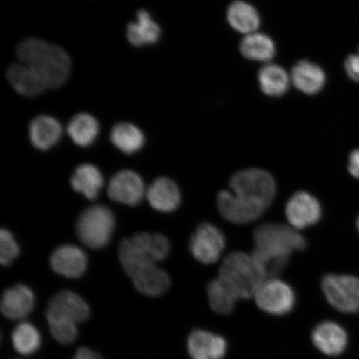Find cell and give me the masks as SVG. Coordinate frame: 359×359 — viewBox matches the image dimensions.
Masks as SVG:
<instances>
[{"mask_svg": "<svg viewBox=\"0 0 359 359\" xmlns=\"http://www.w3.org/2000/svg\"><path fill=\"white\" fill-rule=\"evenodd\" d=\"M217 206L219 213L228 222L244 224L255 221L264 214V206L242 198L227 191L219 192Z\"/></svg>", "mask_w": 359, "mask_h": 359, "instance_id": "11", "label": "cell"}, {"mask_svg": "<svg viewBox=\"0 0 359 359\" xmlns=\"http://www.w3.org/2000/svg\"><path fill=\"white\" fill-rule=\"evenodd\" d=\"M170 249V242L164 235L137 233L121 242L119 259L125 272L131 277L139 269L167 258Z\"/></svg>", "mask_w": 359, "mask_h": 359, "instance_id": "2", "label": "cell"}, {"mask_svg": "<svg viewBox=\"0 0 359 359\" xmlns=\"http://www.w3.org/2000/svg\"><path fill=\"white\" fill-rule=\"evenodd\" d=\"M115 228V217L104 205H93L84 210L76 224L79 240L92 249H101L109 244Z\"/></svg>", "mask_w": 359, "mask_h": 359, "instance_id": "4", "label": "cell"}, {"mask_svg": "<svg viewBox=\"0 0 359 359\" xmlns=\"http://www.w3.org/2000/svg\"><path fill=\"white\" fill-rule=\"evenodd\" d=\"M100 129V123L93 116L79 114L70 121L67 126V133L76 145L87 147L95 142Z\"/></svg>", "mask_w": 359, "mask_h": 359, "instance_id": "27", "label": "cell"}, {"mask_svg": "<svg viewBox=\"0 0 359 359\" xmlns=\"http://www.w3.org/2000/svg\"><path fill=\"white\" fill-rule=\"evenodd\" d=\"M11 341L18 353L30 356L41 347L42 337L37 327L29 322L22 321L12 331Z\"/></svg>", "mask_w": 359, "mask_h": 359, "instance_id": "28", "label": "cell"}, {"mask_svg": "<svg viewBox=\"0 0 359 359\" xmlns=\"http://www.w3.org/2000/svg\"><path fill=\"white\" fill-rule=\"evenodd\" d=\"M357 228H358V232H359V217H358V221H357Z\"/></svg>", "mask_w": 359, "mask_h": 359, "instance_id": "38", "label": "cell"}, {"mask_svg": "<svg viewBox=\"0 0 359 359\" xmlns=\"http://www.w3.org/2000/svg\"><path fill=\"white\" fill-rule=\"evenodd\" d=\"M227 349L226 339L208 331L195 330L188 337L187 351L192 359H223Z\"/></svg>", "mask_w": 359, "mask_h": 359, "instance_id": "15", "label": "cell"}, {"mask_svg": "<svg viewBox=\"0 0 359 359\" xmlns=\"http://www.w3.org/2000/svg\"><path fill=\"white\" fill-rule=\"evenodd\" d=\"M241 52L248 60L267 62L275 56L276 45L269 36L253 33L242 40Z\"/></svg>", "mask_w": 359, "mask_h": 359, "instance_id": "29", "label": "cell"}, {"mask_svg": "<svg viewBox=\"0 0 359 359\" xmlns=\"http://www.w3.org/2000/svg\"><path fill=\"white\" fill-rule=\"evenodd\" d=\"M147 198L155 210L170 213L176 210L181 204V191L172 180L160 177L148 187Z\"/></svg>", "mask_w": 359, "mask_h": 359, "instance_id": "18", "label": "cell"}, {"mask_svg": "<svg viewBox=\"0 0 359 359\" xmlns=\"http://www.w3.org/2000/svg\"><path fill=\"white\" fill-rule=\"evenodd\" d=\"M230 186L237 196L267 208L275 198L276 185L271 175L266 170L250 168L232 177Z\"/></svg>", "mask_w": 359, "mask_h": 359, "instance_id": "6", "label": "cell"}, {"mask_svg": "<svg viewBox=\"0 0 359 359\" xmlns=\"http://www.w3.org/2000/svg\"><path fill=\"white\" fill-rule=\"evenodd\" d=\"M102 174L91 164L79 165L72 176L71 185L74 189L89 200H95L103 187Z\"/></svg>", "mask_w": 359, "mask_h": 359, "instance_id": "24", "label": "cell"}, {"mask_svg": "<svg viewBox=\"0 0 359 359\" xmlns=\"http://www.w3.org/2000/svg\"><path fill=\"white\" fill-rule=\"evenodd\" d=\"M226 245V238L217 226L212 224H201L192 235L189 248L196 260L202 264L217 262Z\"/></svg>", "mask_w": 359, "mask_h": 359, "instance_id": "9", "label": "cell"}, {"mask_svg": "<svg viewBox=\"0 0 359 359\" xmlns=\"http://www.w3.org/2000/svg\"><path fill=\"white\" fill-rule=\"evenodd\" d=\"M135 288L141 294L157 297L170 288V280L168 273L156 264L139 269L131 276Z\"/></svg>", "mask_w": 359, "mask_h": 359, "instance_id": "19", "label": "cell"}, {"mask_svg": "<svg viewBox=\"0 0 359 359\" xmlns=\"http://www.w3.org/2000/svg\"><path fill=\"white\" fill-rule=\"evenodd\" d=\"M6 76L13 88L21 96L37 97L46 88L41 79L29 66L22 62L8 67Z\"/></svg>", "mask_w": 359, "mask_h": 359, "instance_id": "21", "label": "cell"}, {"mask_svg": "<svg viewBox=\"0 0 359 359\" xmlns=\"http://www.w3.org/2000/svg\"><path fill=\"white\" fill-rule=\"evenodd\" d=\"M291 79L296 88L311 95L320 92L325 83V72L309 61L299 62L292 70Z\"/></svg>", "mask_w": 359, "mask_h": 359, "instance_id": "22", "label": "cell"}, {"mask_svg": "<svg viewBox=\"0 0 359 359\" xmlns=\"http://www.w3.org/2000/svg\"><path fill=\"white\" fill-rule=\"evenodd\" d=\"M348 170L353 177L359 179V149L353 151L350 154Z\"/></svg>", "mask_w": 359, "mask_h": 359, "instance_id": "37", "label": "cell"}, {"mask_svg": "<svg viewBox=\"0 0 359 359\" xmlns=\"http://www.w3.org/2000/svg\"><path fill=\"white\" fill-rule=\"evenodd\" d=\"M142 179L131 170L116 173L109 184V196L112 201L135 206L140 203L145 195Z\"/></svg>", "mask_w": 359, "mask_h": 359, "instance_id": "13", "label": "cell"}, {"mask_svg": "<svg viewBox=\"0 0 359 359\" xmlns=\"http://www.w3.org/2000/svg\"><path fill=\"white\" fill-rule=\"evenodd\" d=\"M327 302L340 312H359V279L352 276L327 275L321 283Z\"/></svg>", "mask_w": 359, "mask_h": 359, "instance_id": "7", "label": "cell"}, {"mask_svg": "<svg viewBox=\"0 0 359 359\" xmlns=\"http://www.w3.org/2000/svg\"><path fill=\"white\" fill-rule=\"evenodd\" d=\"M227 19L233 29L246 35L255 33L260 24L257 10L250 4L240 0L229 7Z\"/></svg>", "mask_w": 359, "mask_h": 359, "instance_id": "25", "label": "cell"}, {"mask_svg": "<svg viewBox=\"0 0 359 359\" xmlns=\"http://www.w3.org/2000/svg\"><path fill=\"white\" fill-rule=\"evenodd\" d=\"M16 53L22 64L29 66L41 79L46 88H60L69 77L70 58L57 45L29 38L19 44Z\"/></svg>", "mask_w": 359, "mask_h": 359, "instance_id": "1", "label": "cell"}, {"mask_svg": "<svg viewBox=\"0 0 359 359\" xmlns=\"http://www.w3.org/2000/svg\"><path fill=\"white\" fill-rule=\"evenodd\" d=\"M311 339L318 351L330 357L341 355L348 343L346 330L333 321L322 322L314 327Z\"/></svg>", "mask_w": 359, "mask_h": 359, "instance_id": "14", "label": "cell"}, {"mask_svg": "<svg viewBox=\"0 0 359 359\" xmlns=\"http://www.w3.org/2000/svg\"><path fill=\"white\" fill-rule=\"evenodd\" d=\"M345 69L350 78L359 82V48L356 55H350L345 61Z\"/></svg>", "mask_w": 359, "mask_h": 359, "instance_id": "35", "label": "cell"}, {"mask_svg": "<svg viewBox=\"0 0 359 359\" xmlns=\"http://www.w3.org/2000/svg\"><path fill=\"white\" fill-rule=\"evenodd\" d=\"M110 139L112 144L125 154H133L144 146L145 137L140 129L128 123H121L112 128Z\"/></svg>", "mask_w": 359, "mask_h": 359, "instance_id": "26", "label": "cell"}, {"mask_svg": "<svg viewBox=\"0 0 359 359\" xmlns=\"http://www.w3.org/2000/svg\"><path fill=\"white\" fill-rule=\"evenodd\" d=\"M257 250L263 252L289 257L294 250H303L306 240L293 229L280 224H264L254 232Z\"/></svg>", "mask_w": 359, "mask_h": 359, "instance_id": "5", "label": "cell"}, {"mask_svg": "<svg viewBox=\"0 0 359 359\" xmlns=\"http://www.w3.org/2000/svg\"><path fill=\"white\" fill-rule=\"evenodd\" d=\"M91 314L89 305L73 291L58 292L48 302L46 318H58L79 325L87 321Z\"/></svg>", "mask_w": 359, "mask_h": 359, "instance_id": "10", "label": "cell"}, {"mask_svg": "<svg viewBox=\"0 0 359 359\" xmlns=\"http://www.w3.org/2000/svg\"><path fill=\"white\" fill-rule=\"evenodd\" d=\"M34 294L29 287L15 285L4 292L1 299V312L11 320H24L33 311Z\"/></svg>", "mask_w": 359, "mask_h": 359, "instance_id": "16", "label": "cell"}, {"mask_svg": "<svg viewBox=\"0 0 359 359\" xmlns=\"http://www.w3.org/2000/svg\"><path fill=\"white\" fill-rule=\"evenodd\" d=\"M219 278L234 291L238 299L252 297L266 280L252 255L234 252L224 259Z\"/></svg>", "mask_w": 359, "mask_h": 359, "instance_id": "3", "label": "cell"}, {"mask_svg": "<svg viewBox=\"0 0 359 359\" xmlns=\"http://www.w3.org/2000/svg\"><path fill=\"white\" fill-rule=\"evenodd\" d=\"M19 254L20 247L15 238L10 231L2 230L0 232V262L2 266H10Z\"/></svg>", "mask_w": 359, "mask_h": 359, "instance_id": "34", "label": "cell"}, {"mask_svg": "<svg viewBox=\"0 0 359 359\" xmlns=\"http://www.w3.org/2000/svg\"><path fill=\"white\" fill-rule=\"evenodd\" d=\"M290 77L279 65L264 66L259 73L260 88L269 96L279 97L284 94L290 85Z\"/></svg>", "mask_w": 359, "mask_h": 359, "instance_id": "30", "label": "cell"}, {"mask_svg": "<svg viewBox=\"0 0 359 359\" xmlns=\"http://www.w3.org/2000/svg\"><path fill=\"white\" fill-rule=\"evenodd\" d=\"M50 264L56 273L70 279H75L82 276L86 271L88 259L86 255L79 247L65 245L53 250Z\"/></svg>", "mask_w": 359, "mask_h": 359, "instance_id": "17", "label": "cell"}, {"mask_svg": "<svg viewBox=\"0 0 359 359\" xmlns=\"http://www.w3.org/2000/svg\"><path fill=\"white\" fill-rule=\"evenodd\" d=\"M47 321L51 335L57 342L67 345L74 343L77 339L79 325L58 318H48Z\"/></svg>", "mask_w": 359, "mask_h": 359, "instance_id": "33", "label": "cell"}, {"mask_svg": "<svg viewBox=\"0 0 359 359\" xmlns=\"http://www.w3.org/2000/svg\"><path fill=\"white\" fill-rule=\"evenodd\" d=\"M73 359H103V358L92 349L81 347L76 351Z\"/></svg>", "mask_w": 359, "mask_h": 359, "instance_id": "36", "label": "cell"}, {"mask_svg": "<svg viewBox=\"0 0 359 359\" xmlns=\"http://www.w3.org/2000/svg\"><path fill=\"white\" fill-rule=\"evenodd\" d=\"M137 22H131L127 29V38L130 43L135 47L154 44L161 37V28L151 19L149 13L141 10L137 12Z\"/></svg>", "mask_w": 359, "mask_h": 359, "instance_id": "23", "label": "cell"}, {"mask_svg": "<svg viewBox=\"0 0 359 359\" xmlns=\"http://www.w3.org/2000/svg\"><path fill=\"white\" fill-rule=\"evenodd\" d=\"M62 126L52 116L42 115L35 118L29 126V137L32 144L39 150L46 151L60 142Z\"/></svg>", "mask_w": 359, "mask_h": 359, "instance_id": "20", "label": "cell"}, {"mask_svg": "<svg viewBox=\"0 0 359 359\" xmlns=\"http://www.w3.org/2000/svg\"><path fill=\"white\" fill-rule=\"evenodd\" d=\"M208 295L210 307L219 314L231 313L235 308L238 297L230 287L218 277L209 283Z\"/></svg>", "mask_w": 359, "mask_h": 359, "instance_id": "31", "label": "cell"}, {"mask_svg": "<svg viewBox=\"0 0 359 359\" xmlns=\"http://www.w3.org/2000/svg\"><path fill=\"white\" fill-rule=\"evenodd\" d=\"M285 213L292 226L304 229L320 222L322 208L316 197L308 192L300 191L295 193L287 202Z\"/></svg>", "mask_w": 359, "mask_h": 359, "instance_id": "12", "label": "cell"}, {"mask_svg": "<svg viewBox=\"0 0 359 359\" xmlns=\"http://www.w3.org/2000/svg\"><path fill=\"white\" fill-rule=\"evenodd\" d=\"M252 257L262 269L266 279L279 275L289 262V257L263 252L257 249L254 250Z\"/></svg>", "mask_w": 359, "mask_h": 359, "instance_id": "32", "label": "cell"}, {"mask_svg": "<svg viewBox=\"0 0 359 359\" xmlns=\"http://www.w3.org/2000/svg\"><path fill=\"white\" fill-rule=\"evenodd\" d=\"M254 297L260 309L273 316H285L293 311L295 304L293 289L280 280H264Z\"/></svg>", "mask_w": 359, "mask_h": 359, "instance_id": "8", "label": "cell"}]
</instances>
